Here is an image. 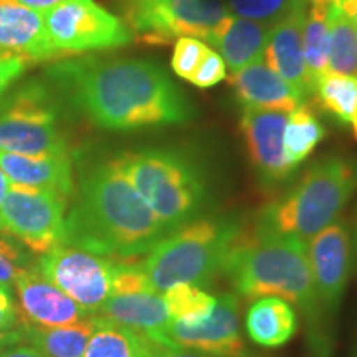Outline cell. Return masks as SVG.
Here are the masks:
<instances>
[{
    "instance_id": "obj_1",
    "label": "cell",
    "mask_w": 357,
    "mask_h": 357,
    "mask_svg": "<svg viewBox=\"0 0 357 357\" xmlns=\"http://www.w3.org/2000/svg\"><path fill=\"white\" fill-rule=\"evenodd\" d=\"M47 78L71 108L109 131L184 124L194 116L184 93L149 60H66L52 65Z\"/></svg>"
},
{
    "instance_id": "obj_27",
    "label": "cell",
    "mask_w": 357,
    "mask_h": 357,
    "mask_svg": "<svg viewBox=\"0 0 357 357\" xmlns=\"http://www.w3.org/2000/svg\"><path fill=\"white\" fill-rule=\"evenodd\" d=\"M312 95L318 98L321 108L334 116L339 123H351L357 108V77L326 70L316 78Z\"/></svg>"
},
{
    "instance_id": "obj_42",
    "label": "cell",
    "mask_w": 357,
    "mask_h": 357,
    "mask_svg": "<svg viewBox=\"0 0 357 357\" xmlns=\"http://www.w3.org/2000/svg\"><path fill=\"white\" fill-rule=\"evenodd\" d=\"M351 124H352V131H354V136L357 139V108L354 109V114H352L351 118Z\"/></svg>"
},
{
    "instance_id": "obj_38",
    "label": "cell",
    "mask_w": 357,
    "mask_h": 357,
    "mask_svg": "<svg viewBox=\"0 0 357 357\" xmlns=\"http://www.w3.org/2000/svg\"><path fill=\"white\" fill-rule=\"evenodd\" d=\"M25 342V334L22 326L19 329H13V331H6V333H0V352L8 349V347L22 344Z\"/></svg>"
},
{
    "instance_id": "obj_21",
    "label": "cell",
    "mask_w": 357,
    "mask_h": 357,
    "mask_svg": "<svg viewBox=\"0 0 357 357\" xmlns=\"http://www.w3.org/2000/svg\"><path fill=\"white\" fill-rule=\"evenodd\" d=\"M271 26L229 15L213 30L207 42L217 48L225 65L234 71L263 61V50Z\"/></svg>"
},
{
    "instance_id": "obj_15",
    "label": "cell",
    "mask_w": 357,
    "mask_h": 357,
    "mask_svg": "<svg viewBox=\"0 0 357 357\" xmlns=\"http://www.w3.org/2000/svg\"><path fill=\"white\" fill-rule=\"evenodd\" d=\"M13 284L19 294L22 316L32 324L56 328V326L79 323L93 316L88 314L52 281L45 278L38 268L22 270Z\"/></svg>"
},
{
    "instance_id": "obj_26",
    "label": "cell",
    "mask_w": 357,
    "mask_h": 357,
    "mask_svg": "<svg viewBox=\"0 0 357 357\" xmlns=\"http://www.w3.org/2000/svg\"><path fill=\"white\" fill-rule=\"evenodd\" d=\"M331 2H312L306 10L305 26H303V50L307 73L312 86L316 78L328 70L329 58V25L328 8Z\"/></svg>"
},
{
    "instance_id": "obj_44",
    "label": "cell",
    "mask_w": 357,
    "mask_h": 357,
    "mask_svg": "<svg viewBox=\"0 0 357 357\" xmlns=\"http://www.w3.org/2000/svg\"><path fill=\"white\" fill-rule=\"evenodd\" d=\"M12 53H7V52H0V60H2V58H6V56H10Z\"/></svg>"
},
{
    "instance_id": "obj_8",
    "label": "cell",
    "mask_w": 357,
    "mask_h": 357,
    "mask_svg": "<svg viewBox=\"0 0 357 357\" xmlns=\"http://www.w3.org/2000/svg\"><path fill=\"white\" fill-rule=\"evenodd\" d=\"M45 30L60 56L113 50L132 42L124 22L95 0H66L43 13Z\"/></svg>"
},
{
    "instance_id": "obj_7",
    "label": "cell",
    "mask_w": 357,
    "mask_h": 357,
    "mask_svg": "<svg viewBox=\"0 0 357 357\" xmlns=\"http://www.w3.org/2000/svg\"><path fill=\"white\" fill-rule=\"evenodd\" d=\"M53 86L30 79L0 100V151L22 155H66Z\"/></svg>"
},
{
    "instance_id": "obj_45",
    "label": "cell",
    "mask_w": 357,
    "mask_h": 357,
    "mask_svg": "<svg viewBox=\"0 0 357 357\" xmlns=\"http://www.w3.org/2000/svg\"><path fill=\"white\" fill-rule=\"evenodd\" d=\"M352 22H354V25H356V29H357V8H356L354 15H352Z\"/></svg>"
},
{
    "instance_id": "obj_18",
    "label": "cell",
    "mask_w": 357,
    "mask_h": 357,
    "mask_svg": "<svg viewBox=\"0 0 357 357\" xmlns=\"http://www.w3.org/2000/svg\"><path fill=\"white\" fill-rule=\"evenodd\" d=\"M229 83L243 108L291 113L293 109L306 105V98L263 61L231 73Z\"/></svg>"
},
{
    "instance_id": "obj_35",
    "label": "cell",
    "mask_w": 357,
    "mask_h": 357,
    "mask_svg": "<svg viewBox=\"0 0 357 357\" xmlns=\"http://www.w3.org/2000/svg\"><path fill=\"white\" fill-rule=\"evenodd\" d=\"M24 323L20 307L13 301L10 287L0 283V333L19 329Z\"/></svg>"
},
{
    "instance_id": "obj_20",
    "label": "cell",
    "mask_w": 357,
    "mask_h": 357,
    "mask_svg": "<svg viewBox=\"0 0 357 357\" xmlns=\"http://www.w3.org/2000/svg\"><path fill=\"white\" fill-rule=\"evenodd\" d=\"M96 316L142 334L155 342L162 341V336L172 323L160 293L113 294Z\"/></svg>"
},
{
    "instance_id": "obj_16",
    "label": "cell",
    "mask_w": 357,
    "mask_h": 357,
    "mask_svg": "<svg viewBox=\"0 0 357 357\" xmlns=\"http://www.w3.org/2000/svg\"><path fill=\"white\" fill-rule=\"evenodd\" d=\"M307 3H300L270 29L263 50V60L268 68L280 75L303 96L312 95V82L307 73L305 50H303V26H305Z\"/></svg>"
},
{
    "instance_id": "obj_19",
    "label": "cell",
    "mask_w": 357,
    "mask_h": 357,
    "mask_svg": "<svg viewBox=\"0 0 357 357\" xmlns=\"http://www.w3.org/2000/svg\"><path fill=\"white\" fill-rule=\"evenodd\" d=\"M0 169L10 184L52 190L68 199L73 194V166L66 155H22L0 151Z\"/></svg>"
},
{
    "instance_id": "obj_41",
    "label": "cell",
    "mask_w": 357,
    "mask_h": 357,
    "mask_svg": "<svg viewBox=\"0 0 357 357\" xmlns=\"http://www.w3.org/2000/svg\"><path fill=\"white\" fill-rule=\"evenodd\" d=\"M8 187H10V181H8L6 174H3L2 169H0V207H2L3 199H6Z\"/></svg>"
},
{
    "instance_id": "obj_39",
    "label": "cell",
    "mask_w": 357,
    "mask_h": 357,
    "mask_svg": "<svg viewBox=\"0 0 357 357\" xmlns=\"http://www.w3.org/2000/svg\"><path fill=\"white\" fill-rule=\"evenodd\" d=\"M0 357H47V356L42 354L38 349H35L33 346L17 344L0 352Z\"/></svg>"
},
{
    "instance_id": "obj_14",
    "label": "cell",
    "mask_w": 357,
    "mask_h": 357,
    "mask_svg": "<svg viewBox=\"0 0 357 357\" xmlns=\"http://www.w3.org/2000/svg\"><path fill=\"white\" fill-rule=\"evenodd\" d=\"M307 260L321 310L334 314L344 296L349 275V234L342 222H333L306 243Z\"/></svg>"
},
{
    "instance_id": "obj_5",
    "label": "cell",
    "mask_w": 357,
    "mask_h": 357,
    "mask_svg": "<svg viewBox=\"0 0 357 357\" xmlns=\"http://www.w3.org/2000/svg\"><path fill=\"white\" fill-rule=\"evenodd\" d=\"M357 187V171L349 160L326 158L311 164L298 184L261 212L260 222L281 235L307 243L336 222Z\"/></svg>"
},
{
    "instance_id": "obj_28",
    "label": "cell",
    "mask_w": 357,
    "mask_h": 357,
    "mask_svg": "<svg viewBox=\"0 0 357 357\" xmlns=\"http://www.w3.org/2000/svg\"><path fill=\"white\" fill-rule=\"evenodd\" d=\"M326 131L316 114L306 105L288 113L284 128V153L289 162L298 167L314 147L324 139Z\"/></svg>"
},
{
    "instance_id": "obj_6",
    "label": "cell",
    "mask_w": 357,
    "mask_h": 357,
    "mask_svg": "<svg viewBox=\"0 0 357 357\" xmlns=\"http://www.w3.org/2000/svg\"><path fill=\"white\" fill-rule=\"evenodd\" d=\"M238 225L218 218H202L164 236L139 265L155 293L181 283L202 288L223 271Z\"/></svg>"
},
{
    "instance_id": "obj_34",
    "label": "cell",
    "mask_w": 357,
    "mask_h": 357,
    "mask_svg": "<svg viewBox=\"0 0 357 357\" xmlns=\"http://www.w3.org/2000/svg\"><path fill=\"white\" fill-rule=\"evenodd\" d=\"M227 78V65L217 52L207 48L200 65L195 68L189 82L197 88H211Z\"/></svg>"
},
{
    "instance_id": "obj_43",
    "label": "cell",
    "mask_w": 357,
    "mask_h": 357,
    "mask_svg": "<svg viewBox=\"0 0 357 357\" xmlns=\"http://www.w3.org/2000/svg\"><path fill=\"white\" fill-rule=\"evenodd\" d=\"M305 3H312V2H333V0H301Z\"/></svg>"
},
{
    "instance_id": "obj_22",
    "label": "cell",
    "mask_w": 357,
    "mask_h": 357,
    "mask_svg": "<svg viewBox=\"0 0 357 357\" xmlns=\"http://www.w3.org/2000/svg\"><path fill=\"white\" fill-rule=\"evenodd\" d=\"M298 318L293 306L278 296L258 298L247 312V333L261 347L284 346L294 336Z\"/></svg>"
},
{
    "instance_id": "obj_17",
    "label": "cell",
    "mask_w": 357,
    "mask_h": 357,
    "mask_svg": "<svg viewBox=\"0 0 357 357\" xmlns=\"http://www.w3.org/2000/svg\"><path fill=\"white\" fill-rule=\"evenodd\" d=\"M0 52L22 56L30 63L60 56L48 40L43 13L17 0H0Z\"/></svg>"
},
{
    "instance_id": "obj_46",
    "label": "cell",
    "mask_w": 357,
    "mask_h": 357,
    "mask_svg": "<svg viewBox=\"0 0 357 357\" xmlns=\"http://www.w3.org/2000/svg\"><path fill=\"white\" fill-rule=\"evenodd\" d=\"M132 2H137V0H132Z\"/></svg>"
},
{
    "instance_id": "obj_37",
    "label": "cell",
    "mask_w": 357,
    "mask_h": 357,
    "mask_svg": "<svg viewBox=\"0 0 357 357\" xmlns=\"http://www.w3.org/2000/svg\"><path fill=\"white\" fill-rule=\"evenodd\" d=\"M144 357H205L202 354H195L187 349H178V347H169L159 342L153 341V339H146V349Z\"/></svg>"
},
{
    "instance_id": "obj_31",
    "label": "cell",
    "mask_w": 357,
    "mask_h": 357,
    "mask_svg": "<svg viewBox=\"0 0 357 357\" xmlns=\"http://www.w3.org/2000/svg\"><path fill=\"white\" fill-rule=\"evenodd\" d=\"M207 48V45L199 38H177L176 45H174V53L171 58V66L174 73H176L178 78L189 82L192 73H194L195 68L200 65V61H202Z\"/></svg>"
},
{
    "instance_id": "obj_33",
    "label": "cell",
    "mask_w": 357,
    "mask_h": 357,
    "mask_svg": "<svg viewBox=\"0 0 357 357\" xmlns=\"http://www.w3.org/2000/svg\"><path fill=\"white\" fill-rule=\"evenodd\" d=\"M134 293H155L149 280L142 271L139 263H116L113 276V294H134ZM111 294V296H113Z\"/></svg>"
},
{
    "instance_id": "obj_3",
    "label": "cell",
    "mask_w": 357,
    "mask_h": 357,
    "mask_svg": "<svg viewBox=\"0 0 357 357\" xmlns=\"http://www.w3.org/2000/svg\"><path fill=\"white\" fill-rule=\"evenodd\" d=\"M223 273L235 291L247 300L278 296L300 306L306 318L316 323L321 305L312 281L306 243L281 235L258 220L250 236H236L227 255Z\"/></svg>"
},
{
    "instance_id": "obj_9",
    "label": "cell",
    "mask_w": 357,
    "mask_h": 357,
    "mask_svg": "<svg viewBox=\"0 0 357 357\" xmlns=\"http://www.w3.org/2000/svg\"><path fill=\"white\" fill-rule=\"evenodd\" d=\"M68 199L52 190L10 184L0 207V231L15 236L37 255L66 243Z\"/></svg>"
},
{
    "instance_id": "obj_32",
    "label": "cell",
    "mask_w": 357,
    "mask_h": 357,
    "mask_svg": "<svg viewBox=\"0 0 357 357\" xmlns=\"http://www.w3.org/2000/svg\"><path fill=\"white\" fill-rule=\"evenodd\" d=\"M30 261L32 258L19 243L0 235V283L10 287L22 270L30 268Z\"/></svg>"
},
{
    "instance_id": "obj_13",
    "label": "cell",
    "mask_w": 357,
    "mask_h": 357,
    "mask_svg": "<svg viewBox=\"0 0 357 357\" xmlns=\"http://www.w3.org/2000/svg\"><path fill=\"white\" fill-rule=\"evenodd\" d=\"M288 113L243 108L240 129L257 176L266 189H276L293 177L296 167L284 153Z\"/></svg>"
},
{
    "instance_id": "obj_12",
    "label": "cell",
    "mask_w": 357,
    "mask_h": 357,
    "mask_svg": "<svg viewBox=\"0 0 357 357\" xmlns=\"http://www.w3.org/2000/svg\"><path fill=\"white\" fill-rule=\"evenodd\" d=\"M159 344L217 357H247V347L240 334L238 298L234 293L218 296L212 314L200 323L172 319Z\"/></svg>"
},
{
    "instance_id": "obj_10",
    "label": "cell",
    "mask_w": 357,
    "mask_h": 357,
    "mask_svg": "<svg viewBox=\"0 0 357 357\" xmlns=\"http://www.w3.org/2000/svg\"><path fill=\"white\" fill-rule=\"evenodd\" d=\"M230 13L220 0H137L128 10V22L147 43H169L174 38H202Z\"/></svg>"
},
{
    "instance_id": "obj_25",
    "label": "cell",
    "mask_w": 357,
    "mask_h": 357,
    "mask_svg": "<svg viewBox=\"0 0 357 357\" xmlns=\"http://www.w3.org/2000/svg\"><path fill=\"white\" fill-rule=\"evenodd\" d=\"M95 318L93 331L83 357H144L146 336L123 328L100 316Z\"/></svg>"
},
{
    "instance_id": "obj_29",
    "label": "cell",
    "mask_w": 357,
    "mask_h": 357,
    "mask_svg": "<svg viewBox=\"0 0 357 357\" xmlns=\"http://www.w3.org/2000/svg\"><path fill=\"white\" fill-rule=\"evenodd\" d=\"M169 314L174 321L195 324L208 318L215 307L217 298L204 291L200 287L189 283H181L164 291Z\"/></svg>"
},
{
    "instance_id": "obj_36",
    "label": "cell",
    "mask_w": 357,
    "mask_h": 357,
    "mask_svg": "<svg viewBox=\"0 0 357 357\" xmlns=\"http://www.w3.org/2000/svg\"><path fill=\"white\" fill-rule=\"evenodd\" d=\"M30 61L25 58L10 55L0 60V100L7 93V89L10 88L12 83H15L26 68Z\"/></svg>"
},
{
    "instance_id": "obj_24",
    "label": "cell",
    "mask_w": 357,
    "mask_h": 357,
    "mask_svg": "<svg viewBox=\"0 0 357 357\" xmlns=\"http://www.w3.org/2000/svg\"><path fill=\"white\" fill-rule=\"evenodd\" d=\"M329 58L328 70L334 73L357 77V29L354 22L333 0L328 8Z\"/></svg>"
},
{
    "instance_id": "obj_30",
    "label": "cell",
    "mask_w": 357,
    "mask_h": 357,
    "mask_svg": "<svg viewBox=\"0 0 357 357\" xmlns=\"http://www.w3.org/2000/svg\"><path fill=\"white\" fill-rule=\"evenodd\" d=\"M230 15L258 22L266 26H273L283 17H287L301 0H220Z\"/></svg>"
},
{
    "instance_id": "obj_23",
    "label": "cell",
    "mask_w": 357,
    "mask_h": 357,
    "mask_svg": "<svg viewBox=\"0 0 357 357\" xmlns=\"http://www.w3.org/2000/svg\"><path fill=\"white\" fill-rule=\"evenodd\" d=\"M22 329L25 341L47 357H83L89 337L95 331V318L89 316L79 323L56 328L32 324L24 319Z\"/></svg>"
},
{
    "instance_id": "obj_2",
    "label": "cell",
    "mask_w": 357,
    "mask_h": 357,
    "mask_svg": "<svg viewBox=\"0 0 357 357\" xmlns=\"http://www.w3.org/2000/svg\"><path fill=\"white\" fill-rule=\"evenodd\" d=\"M65 227V245L123 260L149 253L169 235L114 159L82 174Z\"/></svg>"
},
{
    "instance_id": "obj_4",
    "label": "cell",
    "mask_w": 357,
    "mask_h": 357,
    "mask_svg": "<svg viewBox=\"0 0 357 357\" xmlns=\"http://www.w3.org/2000/svg\"><path fill=\"white\" fill-rule=\"evenodd\" d=\"M147 207L169 234L194 222L207 200L202 172L171 149H141L114 158Z\"/></svg>"
},
{
    "instance_id": "obj_40",
    "label": "cell",
    "mask_w": 357,
    "mask_h": 357,
    "mask_svg": "<svg viewBox=\"0 0 357 357\" xmlns=\"http://www.w3.org/2000/svg\"><path fill=\"white\" fill-rule=\"evenodd\" d=\"M17 2H20L22 6L32 8V10L45 13V12L50 10V8L66 2V0H17Z\"/></svg>"
},
{
    "instance_id": "obj_11",
    "label": "cell",
    "mask_w": 357,
    "mask_h": 357,
    "mask_svg": "<svg viewBox=\"0 0 357 357\" xmlns=\"http://www.w3.org/2000/svg\"><path fill=\"white\" fill-rule=\"evenodd\" d=\"M116 263L113 258L60 245L42 255L37 268L88 314H96L113 294Z\"/></svg>"
}]
</instances>
